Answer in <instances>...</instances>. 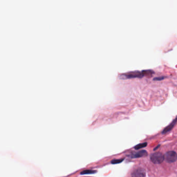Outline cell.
<instances>
[{"mask_svg": "<svg viewBox=\"0 0 177 177\" xmlns=\"http://www.w3.org/2000/svg\"><path fill=\"white\" fill-rule=\"evenodd\" d=\"M143 75H144L143 73L140 72L138 71H135V72H132L127 74L126 75V76L128 78H141Z\"/></svg>", "mask_w": 177, "mask_h": 177, "instance_id": "3957f363", "label": "cell"}, {"mask_svg": "<svg viewBox=\"0 0 177 177\" xmlns=\"http://www.w3.org/2000/svg\"><path fill=\"white\" fill-rule=\"evenodd\" d=\"M147 154L148 153L145 151H141L137 153H134L133 155H132V157L134 158H138V157H140L147 155Z\"/></svg>", "mask_w": 177, "mask_h": 177, "instance_id": "5b68a950", "label": "cell"}, {"mask_svg": "<svg viewBox=\"0 0 177 177\" xmlns=\"http://www.w3.org/2000/svg\"><path fill=\"white\" fill-rule=\"evenodd\" d=\"M164 78V77H162V78L159 77V78H154V80H163Z\"/></svg>", "mask_w": 177, "mask_h": 177, "instance_id": "9c48e42d", "label": "cell"}, {"mask_svg": "<svg viewBox=\"0 0 177 177\" xmlns=\"http://www.w3.org/2000/svg\"><path fill=\"white\" fill-rule=\"evenodd\" d=\"M150 159L153 163L159 164H161L164 161L165 157L162 153L157 152L152 154L151 155Z\"/></svg>", "mask_w": 177, "mask_h": 177, "instance_id": "6da1fadb", "label": "cell"}, {"mask_svg": "<svg viewBox=\"0 0 177 177\" xmlns=\"http://www.w3.org/2000/svg\"><path fill=\"white\" fill-rule=\"evenodd\" d=\"M165 159L167 162L169 163H172L177 161V154L174 151H169L167 152L164 155Z\"/></svg>", "mask_w": 177, "mask_h": 177, "instance_id": "7a4b0ae2", "label": "cell"}, {"mask_svg": "<svg viewBox=\"0 0 177 177\" xmlns=\"http://www.w3.org/2000/svg\"><path fill=\"white\" fill-rule=\"evenodd\" d=\"M145 173L143 170L141 169L136 170L132 174V177H145Z\"/></svg>", "mask_w": 177, "mask_h": 177, "instance_id": "277c9868", "label": "cell"}, {"mask_svg": "<svg viewBox=\"0 0 177 177\" xmlns=\"http://www.w3.org/2000/svg\"><path fill=\"white\" fill-rule=\"evenodd\" d=\"M147 145V143H140L139 145H136V146H135L134 147V148L136 149H141V148H143V147H146Z\"/></svg>", "mask_w": 177, "mask_h": 177, "instance_id": "52a82bcc", "label": "cell"}, {"mask_svg": "<svg viewBox=\"0 0 177 177\" xmlns=\"http://www.w3.org/2000/svg\"><path fill=\"white\" fill-rule=\"evenodd\" d=\"M176 120H175L174 122H172L171 125H170L169 126H168L166 128L163 130V133H165V132H168V130H170V129L173 127V126H174V124H176Z\"/></svg>", "mask_w": 177, "mask_h": 177, "instance_id": "8992f818", "label": "cell"}, {"mask_svg": "<svg viewBox=\"0 0 177 177\" xmlns=\"http://www.w3.org/2000/svg\"><path fill=\"white\" fill-rule=\"evenodd\" d=\"M123 161V159H120V160H118V161H112V163H121V161Z\"/></svg>", "mask_w": 177, "mask_h": 177, "instance_id": "ba28073f", "label": "cell"}]
</instances>
